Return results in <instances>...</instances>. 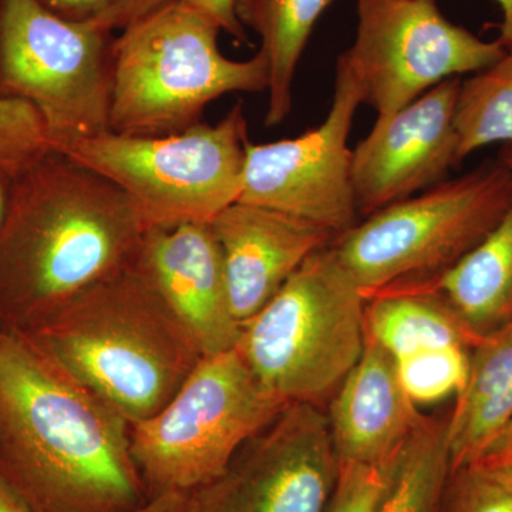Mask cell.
<instances>
[{
	"mask_svg": "<svg viewBox=\"0 0 512 512\" xmlns=\"http://www.w3.org/2000/svg\"><path fill=\"white\" fill-rule=\"evenodd\" d=\"M365 311V296L330 244L241 326L235 349L279 402L318 406L365 349Z\"/></svg>",
	"mask_w": 512,
	"mask_h": 512,
	"instance_id": "cell-5",
	"label": "cell"
},
{
	"mask_svg": "<svg viewBox=\"0 0 512 512\" xmlns=\"http://www.w3.org/2000/svg\"><path fill=\"white\" fill-rule=\"evenodd\" d=\"M400 453L379 463H339L338 478L325 512H376L392 483Z\"/></svg>",
	"mask_w": 512,
	"mask_h": 512,
	"instance_id": "cell-25",
	"label": "cell"
},
{
	"mask_svg": "<svg viewBox=\"0 0 512 512\" xmlns=\"http://www.w3.org/2000/svg\"><path fill=\"white\" fill-rule=\"evenodd\" d=\"M335 0H235V15L261 37L269 64L265 126H279L292 110V87L316 23Z\"/></svg>",
	"mask_w": 512,
	"mask_h": 512,
	"instance_id": "cell-19",
	"label": "cell"
},
{
	"mask_svg": "<svg viewBox=\"0 0 512 512\" xmlns=\"http://www.w3.org/2000/svg\"><path fill=\"white\" fill-rule=\"evenodd\" d=\"M9 177L0 170V217L5 208L6 192H8Z\"/></svg>",
	"mask_w": 512,
	"mask_h": 512,
	"instance_id": "cell-34",
	"label": "cell"
},
{
	"mask_svg": "<svg viewBox=\"0 0 512 512\" xmlns=\"http://www.w3.org/2000/svg\"><path fill=\"white\" fill-rule=\"evenodd\" d=\"M0 512H40L18 488L0 474Z\"/></svg>",
	"mask_w": 512,
	"mask_h": 512,
	"instance_id": "cell-31",
	"label": "cell"
},
{
	"mask_svg": "<svg viewBox=\"0 0 512 512\" xmlns=\"http://www.w3.org/2000/svg\"><path fill=\"white\" fill-rule=\"evenodd\" d=\"M360 104L362 86L339 57L335 96L318 127L274 143L249 141L239 201L312 222L336 238L355 227L359 210L348 140Z\"/></svg>",
	"mask_w": 512,
	"mask_h": 512,
	"instance_id": "cell-11",
	"label": "cell"
},
{
	"mask_svg": "<svg viewBox=\"0 0 512 512\" xmlns=\"http://www.w3.org/2000/svg\"><path fill=\"white\" fill-rule=\"evenodd\" d=\"M365 335L393 359L443 346L473 350L481 342L437 296L429 293L373 295L366 301Z\"/></svg>",
	"mask_w": 512,
	"mask_h": 512,
	"instance_id": "cell-20",
	"label": "cell"
},
{
	"mask_svg": "<svg viewBox=\"0 0 512 512\" xmlns=\"http://www.w3.org/2000/svg\"><path fill=\"white\" fill-rule=\"evenodd\" d=\"M195 491L173 490L154 495L133 512H194Z\"/></svg>",
	"mask_w": 512,
	"mask_h": 512,
	"instance_id": "cell-30",
	"label": "cell"
},
{
	"mask_svg": "<svg viewBox=\"0 0 512 512\" xmlns=\"http://www.w3.org/2000/svg\"><path fill=\"white\" fill-rule=\"evenodd\" d=\"M355 42L342 57L377 119L392 116L434 86L501 59L500 39H480L441 13L436 0H356Z\"/></svg>",
	"mask_w": 512,
	"mask_h": 512,
	"instance_id": "cell-10",
	"label": "cell"
},
{
	"mask_svg": "<svg viewBox=\"0 0 512 512\" xmlns=\"http://www.w3.org/2000/svg\"><path fill=\"white\" fill-rule=\"evenodd\" d=\"M498 161L504 164L512 173V143L503 144L500 154H498Z\"/></svg>",
	"mask_w": 512,
	"mask_h": 512,
	"instance_id": "cell-33",
	"label": "cell"
},
{
	"mask_svg": "<svg viewBox=\"0 0 512 512\" xmlns=\"http://www.w3.org/2000/svg\"><path fill=\"white\" fill-rule=\"evenodd\" d=\"M461 77L444 80L392 116L377 119L353 150L352 173L362 217L441 183L458 167L454 114Z\"/></svg>",
	"mask_w": 512,
	"mask_h": 512,
	"instance_id": "cell-13",
	"label": "cell"
},
{
	"mask_svg": "<svg viewBox=\"0 0 512 512\" xmlns=\"http://www.w3.org/2000/svg\"><path fill=\"white\" fill-rule=\"evenodd\" d=\"M210 225L221 249L232 315L241 326L309 256L336 239L312 222L242 201L229 205Z\"/></svg>",
	"mask_w": 512,
	"mask_h": 512,
	"instance_id": "cell-15",
	"label": "cell"
},
{
	"mask_svg": "<svg viewBox=\"0 0 512 512\" xmlns=\"http://www.w3.org/2000/svg\"><path fill=\"white\" fill-rule=\"evenodd\" d=\"M511 202L512 173L497 160L375 212L332 247L367 299L457 264L497 227Z\"/></svg>",
	"mask_w": 512,
	"mask_h": 512,
	"instance_id": "cell-8",
	"label": "cell"
},
{
	"mask_svg": "<svg viewBox=\"0 0 512 512\" xmlns=\"http://www.w3.org/2000/svg\"><path fill=\"white\" fill-rule=\"evenodd\" d=\"M25 335L130 424L160 412L202 359L137 262L84 289Z\"/></svg>",
	"mask_w": 512,
	"mask_h": 512,
	"instance_id": "cell-3",
	"label": "cell"
},
{
	"mask_svg": "<svg viewBox=\"0 0 512 512\" xmlns=\"http://www.w3.org/2000/svg\"><path fill=\"white\" fill-rule=\"evenodd\" d=\"M114 40L39 0H0V97L39 111L50 148L107 133Z\"/></svg>",
	"mask_w": 512,
	"mask_h": 512,
	"instance_id": "cell-9",
	"label": "cell"
},
{
	"mask_svg": "<svg viewBox=\"0 0 512 512\" xmlns=\"http://www.w3.org/2000/svg\"><path fill=\"white\" fill-rule=\"evenodd\" d=\"M447 512H512V491L471 468L451 474Z\"/></svg>",
	"mask_w": 512,
	"mask_h": 512,
	"instance_id": "cell-27",
	"label": "cell"
},
{
	"mask_svg": "<svg viewBox=\"0 0 512 512\" xmlns=\"http://www.w3.org/2000/svg\"><path fill=\"white\" fill-rule=\"evenodd\" d=\"M131 424L25 335L0 330V474L40 512H133L148 500Z\"/></svg>",
	"mask_w": 512,
	"mask_h": 512,
	"instance_id": "cell-1",
	"label": "cell"
},
{
	"mask_svg": "<svg viewBox=\"0 0 512 512\" xmlns=\"http://www.w3.org/2000/svg\"><path fill=\"white\" fill-rule=\"evenodd\" d=\"M285 406L237 349L202 357L160 412L131 424V456L148 498L200 490L220 478Z\"/></svg>",
	"mask_w": 512,
	"mask_h": 512,
	"instance_id": "cell-7",
	"label": "cell"
},
{
	"mask_svg": "<svg viewBox=\"0 0 512 512\" xmlns=\"http://www.w3.org/2000/svg\"><path fill=\"white\" fill-rule=\"evenodd\" d=\"M217 23L221 30L234 37L238 43H247V30L235 15V0H181Z\"/></svg>",
	"mask_w": 512,
	"mask_h": 512,
	"instance_id": "cell-29",
	"label": "cell"
},
{
	"mask_svg": "<svg viewBox=\"0 0 512 512\" xmlns=\"http://www.w3.org/2000/svg\"><path fill=\"white\" fill-rule=\"evenodd\" d=\"M424 419L404 393L393 357L366 339L330 407L339 463L372 464L396 456Z\"/></svg>",
	"mask_w": 512,
	"mask_h": 512,
	"instance_id": "cell-16",
	"label": "cell"
},
{
	"mask_svg": "<svg viewBox=\"0 0 512 512\" xmlns=\"http://www.w3.org/2000/svg\"><path fill=\"white\" fill-rule=\"evenodd\" d=\"M249 143L242 103L210 124L183 133L131 137L107 133L74 138L52 150L103 175L126 192L146 228L211 224L239 201Z\"/></svg>",
	"mask_w": 512,
	"mask_h": 512,
	"instance_id": "cell-6",
	"label": "cell"
},
{
	"mask_svg": "<svg viewBox=\"0 0 512 512\" xmlns=\"http://www.w3.org/2000/svg\"><path fill=\"white\" fill-rule=\"evenodd\" d=\"M45 8L74 25L126 30L173 0H39Z\"/></svg>",
	"mask_w": 512,
	"mask_h": 512,
	"instance_id": "cell-26",
	"label": "cell"
},
{
	"mask_svg": "<svg viewBox=\"0 0 512 512\" xmlns=\"http://www.w3.org/2000/svg\"><path fill=\"white\" fill-rule=\"evenodd\" d=\"M495 2L500 6L501 15H503L498 39L507 49H512V0H495Z\"/></svg>",
	"mask_w": 512,
	"mask_h": 512,
	"instance_id": "cell-32",
	"label": "cell"
},
{
	"mask_svg": "<svg viewBox=\"0 0 512 512\" xmlns=\"http://www.w3.org/2000/svg\"><path fill=\"white\" fill-rule=\"evenodd\" d=\"M450 478L447 421L426 417L404 444L376 512H441Z\"/></svg>",
	"mask_w": 512,
	"mask_h": 512,
	"instance_id": "cell-21",
	"label": "cell"
},
{
	"mask_svg": "<svg viewBox=\"0 0 512 512\" xmlns=\"http://www.w3.org/2000/svg\"><path fill=\"white\" fill-rule=\"evenodd\" d=\"M454 124L460 164L480 148L512 143V49L498 62L461 80Z\"/></svg>",
	"mask_w": 512,
	"mask_h": 512,
	"instance_id": "cell-22",
	"label": "cell"
},
{
	"mask_svg": "<svg viewBox=\"0 0 512 512\" xmlns=\"http://www.w3.org/2000/svg\"><path fill=\"white\" fill-rule=\"evenodd\" d=\"M470 357L471 349L453 345L417 350L393 360L404 393L420 406L457 397L467 383Z\"/></svg>",
	"mask_w": 512,
	"mask_h": 512,
	"instance_id": "cell-23",
	"label": "cell"
},
{
	"mask_svg": "<svg viewBox=\"0 0 512 512\" xmlns=\"http://www.w3.org/2000/svg\"><path fill=\"white\" fill-rule=\"evenodd\" d=\"M512 419V320L471 350L467 383L447 420L451 474L470 466Z\"/></svg>",
	"mask_w": 512,
	"mask_h": 512,
	"instance_id": "cell-18",
	"label": "cell"
},
{
	"mask_svg": "<svg viewBox=\"0 0 512 512\" xmlns=\"http://www.w3.org/2000/svg\"><path fill=\"white\" fill-rule=\"evenodd\" d=\"M147 228L116 184L56 150L9 178L0 217V330L29 333L136 262Z\"/></svg>",
	"mask_w": 512,
	"mask_h": 512,
	"instance_id": "cell-2",
	"label": "cell"
},
{
	"mask_svg": "<svg viewBox=\"0 0 512 512\" xmlns=\"http://www.w3.org/2000/svg\"><path fill=\"white\" fill-rule=\"evenodd\" d=\"M384 292L437 296L478 339L503 328L512 320V202L497 227L457 264L375 295Z\"/></svg>",
	"mask_w": 512,
	"mask_h": 512,
	"instance_id": "cell-17",
	"label": "cell"
},
{
	"mask_svg": "<svg viewBox=\"0 0 512 512\" xmlns=\"http://www.w3.org/2000/svg\"><path fill=\"white\" fill-rule=\"evenodd\" d=\"M464 468H471L512 491V419L497 439Z\"/></svg>",
	"mask_w": 512,
	"mask_h": 512,
	"instance_id": "cell-28",
	"label": "cell"
},
{
	"mask_svg": "<svg viewBox=\"0 0 512 512\" xmlns=\"http://www.w3.org/2000/svg\"><path fill=\"white\" fill-rule=\"evenodd\" d=\"M217 23L173 0L114 40L109 131L163 137L201 123L208 104L229 93L268 92L269 64L221 52Z\"/></svg>",
	"mask_w": 512,
	"mask_h": 512,
	"instance_id": "cell-4",
	"label": "cell"
},
{
	"mask_svg": "<svg viewBox=\"0 0 512 512\" xmlns=\"http://www.w3.org/2000/svg\"><path fill=\"white\" fill-rule=\"evenodd\" d=\"M338 471L328 417L316 404L289 403L220 478L195 490L194 512H325Z\"/></svg>",
	"mask_w": 512,
	"mask_h": 512,
	"instance_id": "cell-12",
	"label": "cell"
},
{
	"mask_svg": "<svg viewBox=\"0 0 512 512\" xmlns=\"http://www.w3.org/2000/svg\"><path fill=\"white\" fill-rule=\"evenodd\" d=\"M49 150L39 111L25 101L0 97V170L15 177Z\"/></svg>",
	"mask_w": 512,
	"mask_h": 512,
	"instance_id": "cell-24",
	"label": "cell"
},
{
	"mask_svg": "<svg viewBox=\"0 0 512 512\" xmlns=\"http://www.w3.org/2000/svg\"><path fill=\"white\" fill-rule=\"evenodd\" d=\"M136 262L202 357L235 349L241 325L232 315L221 249L210 224L148 228Z\"/></svg>",
	"mask_w": 512,
	"mask_h": 512,
	"instance_id": "cell-14",
	"label": "cell"
}]
</instances>
